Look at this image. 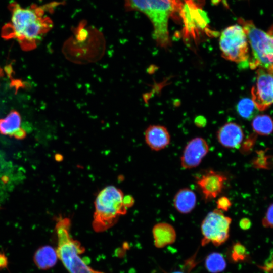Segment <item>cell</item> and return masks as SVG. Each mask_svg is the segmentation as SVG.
<instances>
[{
    "mask_svg": "<svg viewBox=\"0 0 273 273\" xmlns=\"http://www.w3.org/2000/svg\"><path fill=\"white\" fill-rule=\"evenodd\" d=\"M11 20L3 28L2 37L15 39L24 51L36 48L41 38L52 27L53 22L41 7L23 8L17 3L10 5Z\"/></svg>",
    "mask_w": 273,
    "mask_h": 273,
    "instance_id": "obj_1",
    "label": "cell"
},
{
    "mask_svg": "<svg viewBox=\"0 0 273 273\" xmlns=\"http://www.w3.org/2000/svg\"><path fill=\"white\" fill-rule=\"evenodd\" d=\"M126 8L138 11L149 19L153 26V37L163 48L170 46L169 19L181 9L180 0H124Z\"/></svg>",
    "mask_w": 273,
    "mask_h": 273,
    "instance_id": "obj_2",
    "label": "cell"
},
{
    "mask_svg": "<svg viewBox=\"0 0 273 273\" xmlns=\"http://www.w3.org/2000/svg\"><path fill=\"white\" fill-rule=\"evenodd\" d=\"M71 224L69 218L62 217L56 223L58 259L69 273H105L92 268L82 259L81 255L85 249L80 242L72 237Z\"/></svg>",
    "mask_w": 273,
    "mask_h": 273,
    "instance_id": "obj_3",
    "label": "cell"
},
{
    "mask_svg": "<svg viewBox=\"0 0 273 273\" xmlns=\"http://www.w3.org/2000/svg\"><path fill=\"white\" fill-rule=\"evenodd\" d=\"M124 195L121 189L107 186L97 194L95 201L93 229L97 233L105 232L114 225L120 217L127 213L123 202Z\"/></svg>",
    "mask_w": 273,
    "mask_h": 273,
    "instance_id": "obj_4",
    "label": "cell"
},
{
    "mask_svg": "<svg viewBox=\"0 0 273 273\" xmlns=\"http://www.w3.org/2000/svg\"><path fill=\"white\" fill-rule=\"evenodd\" d=\"M238 21L246 33L251 50L248 60L250 68H261L273 72V24L264 31L251 20L239 18Z\"/></svg>",
    "mask_w": 273,
    "mask_h": 273,
    "instance_id": "obj_5",
    "label": "cell"
},
{
    "mask_svg": "<svg viewBox=\"0 0 273 273\" xmlns=\"http://www.w3.org/2000/svg\"><path fill=\"white\" fill-rule=\"evenodd\" d=\"M219 42L221 55L224 59L237 63L248 61L249 45L246 33L240 24L225 28L220 34Z\"/></svg>",
    "mask_w": 273,
    "mask_h": 273,
    "instance_id": "obj_6",
    "label": "cell"
},
{
    "mask_svg": "<svg viewBox=\"0 0 273 273\" xmlns=\"http://www.w3.org/2000/svg\"><path fill=\"white\" fill-rule=\"evenodd\" d=\"M232 219L217 209L209 212L202 221L201 231L203 238L202 246L209 243L219 246L225 243L229 237Z\"/></svg>",
    "mask_w": 273,
    "mask_h": 273,
    "instance_id": "obj_7",
    "label": "cell"
},
{
    "mask_svg": "<svg viewBox=\"0 0 273 273\" xmlns=\"http://www.w3.org/2000/svg\"><path fill=\"white\" fill-rule=\"evenodd\" d=\"M252 100L259 111L273 104V72L258 68L254 85L251 89Z\"/></svg>",
    "mask_w": 273,
    "mask_h": 273,
    "instance_id": "obj_8",
    "label": "cell"
},
{
    "mask_svg": "<svg viewBox=\"0 0 273 273\" xmlns=\"http://www.w3.org/2000/svg\"><path fill=\"white\" fill-rule=\"evenodd\" d=\"M195 182L207 202L216 198L224 189L227 177L223 173L209 169L196 177Z\"/></svg>",
    "mask_w": 273,
    "mask_h": 273,
    "instance_id": "obj_9",
    "label": "cell"
},
{
    "mask_svg": "<svg viewBox=\"0 0 273 273\" xmlns=\"http://www.w3.org/2000/svg\"><path fill=\"white\" fill-rule=\"evenodd\" d=\"M209 151L207 141L201 137H196L189 141L180 156V165L185 169L198 166Z\"/></svg>",
    "mask_w": 273,
    "mask_h": 273,
    "instance_id": "obj_10",
    "label": "cell"
},
{
    "mask_svg": "<svg viewBox=\"0 0 273 273\" xmlns=\"http://www.w3.org/2000/svg\"><path fill=\"white\" fill-rule=\"evenodd\" d=\"M244 136L242 127L235 122H228L221 126L217 132L218 143L223 147L235 149L240 147Z\"/></svg>",
    "mask_w": 273,
    "mask_h": 273,
    "instance_id": "obj_11",
    "label": "cell"
},
{
    "mask_svg": "<svg viewBox=\"0 0 273 273\" xmlns=\"http://www.w3.org/2000/svg\"><path fill=\"white\" fill-rule=\"evenodd\" d=\"M145 140L152 150L159 151L167 147L170 143V135L167 129L160 125H151L145 131Z\"/></svg>",
    "mask_w": 273,
    "mask_h": 273,
    "instance_id": "obj_12",
    "label": "cell"
},
{
    "mask_svg": "<svg viewBox=\"0 0 273 273\" xmlns=\"http://www.w3.org/2000/svg\"><path fill=\"white\" fill-rule=\"evenodd\" d=\"M21 118L18 112L12 110L4 119H0V133L22 139L26 133L21 127Z\"/></svg>",
    "mask_w": 273,
    "mask_h": 273,
    "instance_id": "obj_13",
    "label": "cell"
},
{
    "mask_svg": "<svg viewBox=\"0 0 273 273\" xmlns=\"http://www.w3.org/2000/svg\"><path fill=\"white\" fill-rule=\"evenodd\" d=\"M197 197L195 193L189 188L179 189L175 194L173 204L175 210L181 214H188L195 208Z\"/></svg>",
    "mask_w": 273,
    "mask_h": 273,
    "instance_id": "obj_14",
    "label": "cell"
},
{
    "mask_svg": "<svg viewBox=\"0 0 273 273\" xmlns=\"http://www.w3.org/2000/svg\"><path fill=\"white\" fill-rule=\"evenodd\" d=\"M56 249L50 245L39 247L34 252L33 260L35 266L40 270L53 268L58 260Z\"/></svg>",
    "mask_w": 273,
    "mask_h": 273,
    "instance_id": "obj_15",
    "label": "cell"
},
{
    "mask_svg": "<svg viewBox=\"0 0 273 273\" xmlns=\"http://www.w3.org/2000/svg\"><path fill=\"white\" fill-rule=\"evenodd\" d=\"M154 245L158 248L174 243L176 234L174 227L167 222H159L152 229Z\"/></svg>",
    "mask_w": 273,
    "mask_h": 273,
    "instance_id": "obj_16",
    "label": "cell"
},
{
    "mask_svg": "<svg viewBox=\"0 0 273 273\" xmlns=\"http://www.w3.org/2000/svg\"><path fill=\"white\" fill-rule=\"evenodd\" d=\"M253 131L261 135H268L273 132V120L268 115H258L252 121Z\"/></svg>",
    "mask_w": 273,
    "mask_h": 273,
    "instance_id": "obj_17",
    "label": "cell"
},
{
    "mask_svg": "<svg viewBox=\"0 0 273 273\" xmlns=\"http://www.w3.org/2000/svg\"><path fill=\"white\" fill-rule=\"evenodd\" d=\"M238 114L243 119L251 120L257 115L259 110L252 99L244 98L241 99L236 105Z\"/></svg>",
    "mask_w": 273,
    "mask_h": 273,
    "instance_id": "obj_18",
    "label": "cell"
},
{
    "mask_svg": "<svg viewBox=\"0 0 273 273\" xmlns=\"http://www.w3.org/2000/svg\"><path fill=\"white\" fill-rule=\"evenodd\" d=\"M205 265L207 270L211 273H219L226 268V263L223 255L213 252L207 256Z\"/></svg>",
    "mask_w": 273,
    "mask_h": 273,
    "instance_id": "obj_19",
    "label": "cell"
},
{
    "mask_svg": "<svg viewBox=\"0 0 273 273\" xmlns=\"http://www.w3.org/2000/svg\"><path fill=\"white\" fill-rule=\"evenodd\" d=\"M247 249L245 246L239 242H237L233 246L231 258L235 262L243 261L247 257Z\"/></svg>",
    "mask_w": 273,
    "mask_h": 273,
    "instance_id": "obj_20",
    "label": "cell"
},
{
    "mask_svg": "<svg viewBox=\"0 0 273 273\" xmlns=\"http://www.w3.org/2000/svg\"><path fill=\"white\" fill-rule=\"evenodd\" d=\"M262 223L265 228H273V203L268 207Z\"/></svg>",
    "mask_w": 273,
    "mask_h": 273,
    "instance_id": "obj_21",
    "label": "cell"
},
{
    "mask_svg": "<svg viewBox=\"0 0 273 273\" xmlns=\"http://www.w3.org/2000/svg\"><path fill=\"white\" fill-rule=\"evenodd\" d=\"M216 209L222 212L229 210L232 206V202L230 199L226 196L220 197L216 202Z\"/></svg>",
    "mask_w": 273,
    "mask_h": 273,
    "instance_id": "obj_22",
    "label": "cell"
},
{
    "mask_svg": "<svg viewBox=\"0 0 273 273\" xmlns=\"http://www.w3.org/2000/svg\"><path fill=\"white\" fill-rule=\"evenodd\" d=\"M123 202L125 207L128 209L134 205V199L131 195H124L123 199Z\"/></svg>",
    "mask_w": 273,
    "mask_h": 273,
    "instance_id": "obj_23",
    "label": "cell"
},
{
    "mask_svg": "<svg viewBox=\"0 0 273 273\" xmlns=\"http://www.w3.org/2000/svg\"><path fill=\"white\" fill-rule=\"evenodd\" d=\"M239 226L243 230H248L251 226V220L247 218H243L240 221Z\"/></svg>",
    "mask_w": 273,
    "mask_h": 273,
    "instance_id": "obj_24",
    "label": "cell"
},
{
    "mask_svg": "<svg viewBox=\"0 0 273 273\" xmlns=\"http://www.w3.org/2000/svg\"><path fill=\"white\" fill-rule=\"evenodd\" d=\"M8 261L4 253H0V270L7 268Z\"/></svg>",
    "mask_w": 273,
    "mask_h": 273,
    "instance_id": "obj_25",
    "label": "cell"
},
{
    "mask_svg": "<svg viewBox=\"0 0 273 273\" xmlns=\"http://www.w3.org/2000/svg\"><path fill=\"white\" fill-rule=\"evenodd\" d=\"M206 123L205 119H196L195 124L199 127H203Z\"/></svg>",
    "mask_w": 273,
    "mask_h": 273,
    "instance_id": "obj_26",
    "label": "cell"
},
{
    "mask_svg": "<svg viewBox=\"0 0 273 273\" xmlns=\"http://www.w3.org/2000/svg\"><path fill=\"white\" fill-rule=\"evenodd\" d=\"M214 3L215 2H221L225 8H229L227 0H214Z\"/></svg>",
    "mask_w": 273,
    "mask_h": 273,
    "instance_id": "obj_27",
    "label": "cell"
},
{
    "mask_svg": "<svg viewBox=\"0 0 273 273\" xmlns=\"http://www.w3.org/2000/svg\"><path fill=\"white\" fill-rule=\"evenodd\" d=\"M4 76V72L3 69L0 67V78Z\"/></svg>",
    "mask_w": 273,
    "mask_h": 273,
    "instance_id": "obj_28",
    "label": "cell"
},
{
    "mask_svg": "<svg viewBox=\"0 0 273 273\" xmlns=\"http://www.w3.org/2000/svg\"><path fill=\"white\" fill-rule=\"evenodd\" d=\"M171 273H184L182 271H174V272H171Z\"/></svg>",
    "mask_w": 273,
    "mask_h": 273,
    "instance_id": "obj_29",
    "label": "cell"
}]
</instances>
